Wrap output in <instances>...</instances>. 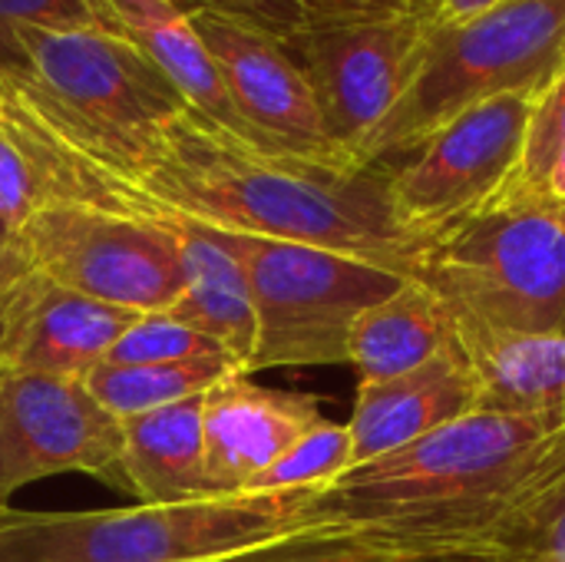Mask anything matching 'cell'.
<instances>
[{"mask_svg": "<svg viewBox=\"0 0 565 562\" xmlns=\"http://www.w3.org/2000/svg\"><path fill=\"white\" fill-rule=\"evenodd\" d=\"M565 146V63L533 96L523 162L510 189H546V176Z\"/></svg>", "mask_w": 565, "mask_h": 562, "instance_id": "83f0119b", "label": "cell"}, {"mask_svg": "<svg viewBox=\"0 0 565 562\" xmlns=\"http://www.w3.org/2000/svg\"><path fill=\"white\" fill-rule=\"evenodd\" d=\"M530 103L533 96L480 103L440 126L401 166H391V202L411 235L430 242L513 185L523 162Z\"/></svg>", "mask_w": 565, "mask_h": 562, "instance_id": "30bf717a", "label": "cell"}, {"mask_svg": "<svg viewBox=\"0 0 565 562\" xmlns=\"http://www.w3.org/2000/svg\"><path fill=\"white\" fill-rule=\"evenodd\" d=\"M483 562H565V474L487 537Z\"/></svg>", "mask_w": 565, "mask_h": 562, "instance_id": "603a6c76", "label": "cell"}, {"mask_svg": "<svg viewBox=\"0 0 565 562\" xmlns=\"http://www.w3.org/2000/svg\"><path fill=\"white\" fill-rule=\"evenodd\" d=\"M172 219L179 229L185 265V291L166 315L218 341L248 374L258 325L248 272L232 245V235L189 219Z\"/></svg>", "mask_w": 565, "mask_h": 562, "instance_id": "e0dca14e", "label": "cell"}, {"mask_svg": "<svg viewBox=\"0 0 565 562\" xmlns=\"http://www.w3.org/2000/svg\"><path fill=\"white\" fill-rule=\"evenodd\" d=\"M308 490L89 513L0 510V562H218L308 527Z\"/></svg>", "mask_w": 565, "mask_h": 562, "instance_id": "277c9868", "label": "cell"}, {"mask_svg": "<svg viewBox=\"0 0 565 562\" xmlns=\"http://www.w3.org/2000/svg\"><path fill=\"white\" fill-rule=\"evenodd\" d=\"M116 26L156 63V70L182 93L189 109L212 119L225 132L255 142L252 129L232 106L218 66L202 43L192 13L175 0H106Z\"/></svg>", "mask_w": 565, "mask_h": 562, "instance_id": "ac0fdd59", "label": "cell"}, {"mask_svg": "<svg viewBox=\"0 0 565 562\" xmlns=\"http://www.w3.org/2000/svg\"><path fill=\"white\" fill-rule=\"evenodd\" d=\"M507 0H434L430 7V20L434 23H463L473 17H483L497 7H503Z\"/></svg>", "mask_w": 565, "mask_h": 562, "instance_id": "1f68e13d", "label": "cell"}, {"mask_svg": "<svg viewBox=\"0 0 565 562\" xmlns=\"http://www.w3.org/2000/svg\"><path fill=\"white\" fill-rule=\"evenodd\" d=\"M430 13L324 17L281 40L305 73L331 142L358 162L367 139L411 89Z\"/></svg>", "mask_w": 565, "mask_h": 562, "instance_id": "9c48e42d", "label": "cell"}, {"mask_svg": "<svg viewBox=\"0 0 565 562\" xmlns=\"http://www.w3.org/2000/svg\"><path fill=\"white\" fill-rule=\"evenodd\" d=\"M218 562H480L447 547L404 540L367 527H311L295 537Z\"/></svg>", "mask_w": 565, "mask_h": 562, "instance_id": "7402d4cb", "label": "cell"}, {"mask_svg": "<svg viewBox=\"0 0 565 562\" xmlns=\"http://www.w3.org/2000/svg\"><path fill=\"white\" fill-rule=\"evenodd\" d=\"M245 374L232 354H209L169 364H96L83 384L116 421H129L179 401L205 397L215 384Z\"/></svg>", "mask_w": 565, "mask_h": 562, "instance_id": "44dd1931", "label": "cell"}, {"mask_svg": "<svg viewBox=\"0 0 565 562\" xmlns=\"http://www.w3.org/2000/svg\"><path fill=\"white\" fill-rule=\"evenodd\" d=\"M351 470V434L348 424L321 417L258 484L252 494H288V490H328Z\"/></svg>", "mask_w": 565, "mask_h": 562, "instance_id": "cb8c5ba5", "label": "cell"}, {"mask_svg": "<svg viewBox=\"0 0 565 562\" xmlns=\"http://www.w3.org/2000/svg\"><path fill=\"white\" fill-rule=\"evenodd\" d=\"M23 26H56V30L106 26V30H119L116 20L109 17L106 0H0V83L20 63L17 33Z\"/></svg>", "mask_w": 565, "mask_h": 562, "instance_id": "4316f807", "label": "cell"}, {"mask_svg": "<svg viewBox=\"0 0 565 562\" xmlns=\"http://www.w3.org/2000/svg\"><path fill=\"white\" fill-rule=\"evenodd\" d=\"M454 341L457 328L444 298L411 278L354 321L348 364L358 371V384H377L434 361Z\"/></svg>", "mask_w": 565, "mask_h": 562, "instance_id": "ffe728a7", "label": "cell"}, {"mask_svg": "<svg viewBox=\"0 0 565 562\" xmlns=\"http://www.w3.org/2000/svg\"><path fill=\"white\" fill-rule=\"evenodd\" d=\"M192 23L258 146L308 159L354 162L331 142L318 99L278 36L209 10H195Z\"/></svg>", "mask_w": 565, "mask_h": 562, "instance_id": "7c38bea8", "label": "cell"}, {"mask_svg": "<svg viewBox=\"0 0 565 562\" xmlns=\"http://www.w3.org/2000/svg\"><path fill=\"white\" fill-rule=\"evenodd\" d=\"M46 205L50 189L36 142L23 116L0 93V219L20 229L30 215H36Z\"/></svg>", "mask_w": 565, "mask_h": 562, "instance_id": "d4e9b609", "label": "cell"}, {"mask_svg": "<svg viewBox=\"0 0 565 562\" xmlns=\"http://www.w3.org/2000/svg\"><path fill=\"white\" fill-rule=\"evenodd\" d=\"M13 103V99H10ZM17 106V103H13ZM53 202L175 215L218 232L331 248L414 278L427 248L391 202V166L328 162L245 142L185 109L136 176H113L40 129L20 106Z\"/></svg>", "mask_w": 565, "mask_h": 562, "instance_id": "6da1fadb", "label": "cell"}, {"mask_svg": "<svg viewBox=\"0 0 565 562\" xmlns=\"http://www.w3.org/2000/svg\"><path fill=\"white\" fill-rule=\"evenodd\" d=\"M30 258H26V248H23V238H20V229H13L7 219H0V295L30 272Z\"/></svg>", "mask_w": 565, "mask_h": 562, "instance_id": "4dcf8cb0", "label": "cell"}, {"mask_svg": "<svg viewBox=\"0 0 565 562\" xmlns=\"http://www.w3.org/2000/svg\"><path fill=\"white\" fill-rule=\"evenodd\" d=\"M175 3L185 7L189 13L209 10V13L242 20V23L265 30L278 40H288L298 30L311 26L315 20H324V13L318 10L315 0H175Z\"/></svg>", "mask_w": 565, "mask_h": 562, "instance_id": "f1b7e54d", "label": "cell"}, {"mask_svg": "<svg viewBox=\"0 0 565 562\" xmlns=\"http://www.w3.org/2000/svg\"><path fill=\"white\" fill-rule=\"evenodd\" d=\"M136 318L30 268L0 295V374L83 381Z\"/></svg>", "mask_w": 565, "mask_h": 562, "instance_id": "4fadbf2b", "label": "cell"}, {"mask_svg": "<svg viewBox=\"0 0 565 562\" xmlns=\"http://www.w3.org/2000/svg\"><path fill=\"white\" fill-rule=\"evenodd\" d=\"M60 474L126 480L122 421L83 381L0 374V510L17 490Z\"/></svg>", "mask_w": 565, "mask_h": 562, "instance_id": "8fae6325", "label": "cell"}, {"mask_svg": "<svg viewBox=\"0 0 565 562\" xmlns=\"http://www.w3.org/2000/svg\"><path fill=\"white\" fill-rule=\"evenodd\" d=\"M20 63L0 83L40 129L113 172L136 176L189 109L182 93L119 30L23 26Z\"/></svg>", "mask_w": 565, "mask_h": 562, "instance_id": "3957f363", "label": "cell"}, {"mask_svg": "<svg viewBox=\"0 0 565 562\" xmlns=\"http://www.w3.org/2000/svg\"><path fill=\"white\" fill-rule=\"evenodd\" d=\"M321 421L308 394L275 391L235 374L205 394L202 437L212 497L252 494L255 484Z\"/></svg>", "mask_w": 565, "mask_h": 562, "instance_id": "5bb4252c", "label": "cell"}, {"mask_svg": "<svg viewBox=\"0 0 565 562\" xmlns=\"http://www.w3.org/2000/svg\"><path fill=\"white\" fill-rule=\"evenodd\" d=\"M546 189H550L553 195L565 199V146H563V152L556 156V162H553L550 176H546Z\"/></svg>", "mask_w": 565, "mask_h": 562, "instance_id": "d6a6232c", "label": "cell"}, {"mask_svg": "<svg viewBox=\"0 0 565 562\" xmlns=\"http://www.w3.org/2000/svg\"><path fill=\"white\" fill-rule=\"evenodd\" d=\"M477 411V378L454 341L434 361L401 378L358 384V401L348 421L351 467L387 457Z\"/></svg>", "mask_w": 565, "mask_h": 562, "instance_id": "9a60e30c", "label": "cell"}, {"mask_svg": "<svg viewBox=\"0 0 565 562\" xmlns=\"http://www.w3.org/2000/svg\"><path fill=\"white\" fill-rule=\"evenodd\" d=\"M563 63L565 0H507L463 23L430 20L411 89L367 139L358 162L391 166L480 103L536 96Z\"/></svg>", "mask_w": 565, "mask_h": 562, "instance_id": "8992f818", "label": "cell"}, {"mask_svg": "<svg viewBox=\"0 0 565 562\" xmlns=\"http://www.w3.org/2000/svg\"><path fill=\"white\" fill-rule=\"evenodd\" d=\"M202 411L205 397H192L122 421V474L139 503L162 507L212 497Z\"/></svg>", "mask_w": 565, "mask_h": 562, "instance_id": "d6986e66", "label": "cell"}, {"mask_svg": "<svg viewBox=\"0 0 565 562\" xmlns=\"http://www.w3.org/2000/svg\"><path fill=\"white\" fill-rule=\"evenodd\" d=\"M457 348L463 351L480 411L510 417L565 414V335L493 328L457 318Z\"/></svg>", "mask_w": 565, "mask_h": 562, "instance_id": "2e32d148", "label": "cell"}, {"mask_svg": "<svg viewBox=\"0 0 565 562\" xmlns=\"http://www.w3.org/2000/svg\"><path fill=\"white\" fill-rule=\"evenodd\" d=\"M324 17H367V13H430L434 0H315Z\"/></svg>", "mask_w": 565, "mask_h": 562, "instance_id": "f546056e", "label": "cell"}, {"mask_svg": "<svg viewBox=\"0 0 565 562\" xmlns=\"http://www.w3.org/2000/svg\"><path fill=\"white\" fill-rule=\"evenodd\" d=\"M228 354L218 341L175 321L172 315H139L106 354V364H169L189 358Z\"/></svg>", "mask_w": 565, "mask_h": 562, "instance_id": "484cf974", "label": "cell"}, {"mask_svg": "<svg viewBox=\"0 0 565 562\" xmlns=\"http://www.w3.org/2000/svg\"><path fill=\"white\" fill-rule=\"evenodd\" d=\"M565 474V414H467L351 467L308 500V527H367L483 562V543Z\"/></svg>", "mask_w": 565, "mask_h": 562, "instance_id": "7a4b0ae2", "label": "cell"}, {"mask_svg": "<svg viewBox=\"0 0 565 562\" xmlns=\"http://www.w3.org/2000/svg\"><path fill=\"white\" fill-rule=\"evenodd\" d=\"M30 265L50 282L136 315L169 311L185 291L179 229L86 202H53L20 225Z\"/></svg>", "mask_w": 565, "mask_h": 562, "instance_id": "ba28073f", "label": "cell"}, {"mask_svg": "<svg viewBox=\"0 0 565 562\" xmlns=\"http://www.w3.org/2000/svg\"><path fill=\"white\" fill-rule=\"evenodd\" d=\"M414 278L457 318L565 335V199L550 189H507L430 238Z\"/></svg>", "mask_w": 565, "mask_h": 562, "instance_id": "5b68a950", "label": "cell"}, {"mask_svg": "<svg viewBox=\"0 0 565 562\" xmlns=\"http://www.w3.org/2000/svg\"><path fill=\"white\" fill-rule=\"evenodd\" d=\"M232 235V232H228ZM255 301L248 374L268 368L348 364L354 321L411 278L331 248L232 235Z\"/></svg>", "mask_w": 565, "mask_h": 562, "instance_id": "52a82bcc", "label": "cell"}]
</instances>
